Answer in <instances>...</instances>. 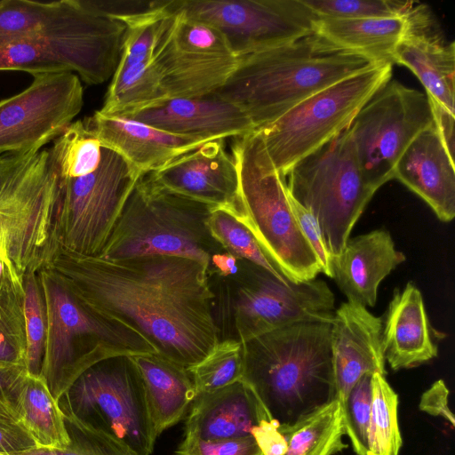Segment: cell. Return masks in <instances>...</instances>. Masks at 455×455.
<instances>
[{"mask_svg":"<svg viewBox=\"0 0 455 455\" xmlns=\"http://www.w3.org/2000/svg\"><path fill=\"white\" fill-rule=\"evenodd\" d=\"M71 444L65 449L33 448L9 455H136L121 443L72 420Z\"/></svg>","mask_w":455,"mask_h":455,"instance_id":"41","label":"cell"},{"mask_svg":"<svg viewBox=\"0 0 455 455\" xmlns=\"http://www.w3.org/2000/svg\"><path fill=\"white\" fill-rule=\"evenodd\" d=\"M125 117L178 136L210 141L239 138L256 130L239 106L217 93L168 99Z\"/></svg>","mask_w":455,"mask_h":455,"instance_id":"20","label":"cell"},{"mask_svg":"<svg viewBox=\"0 0 455 455\" xmlns=\"http://www.w3.org/2000/svg\"><path fill=\"white\" fill-rule=\"evenodd\" d=\"M14 409L36 448L65 449L71 444L65 413L41 374L25 375L15 395Z\"/></svg>","mask_w":455,"mask_h":455,"instance_id":"29","label":"cell"},{"mask_svg":"<svg viewBox=\"0 0 455 455\" xmlns=\"http://www.w3.org/2000/svg\"><path fill=\"white\" fill-rule=\"evenodd\" d=\"M76 0L43 3L30 0L0 2V36L38 31L69 12Z\"/></svg>","mask_w":455,"mask_h":455,"instance_id":"36","label":"cell"},{"mask_svg":"<svg viewBox=\"0 0 455 455\" xmlns=\"http://www.w3.org/2000/svg\"><path fill=\"white\" fill-rule=\"evenodd\" d=\"M83 121L102 147L119 154L143 175L210 141L178 136L125 116L103 115L98 110Z\"/></svg>","mask_w":455,"mask_h":455,"instance_id":"22","label":"cell"},{"mask_svg":"<svg viewBox=\"0 0 455 455\" xmlns=\"http://www.w3.org/2000/svg\"><path fill=\"white\" fill-rule=\"evenodd\" d=\"M421 197L443 222L455 216L454 159L434 124L421 132L399 158L394 179Z\"/></svg>","mask_w":455,"mask_h":455,"instance_id":"23","label":"cell"},{"mask_svg":"<svg viewBox=\"0 0 455 455\" xmlns=\"http://www.w3.org/2000/svg\"><path fill=\"white\" fill-rule=\"evenodd\" d=\"M0 455H8V454L0 453Z\"/></svg>","mask_w":455,"mask_h":455,"instance_id":"49","label":"cell"},{"mask_svg":"<svg viewBox=\"0 0 455 455\" xmlns=\"http://www.w3.org/2000/svg\"><path fill=\"white\" fill-rule=\"evenodd\" d=\"M242 344V380L270 419L291 425L336 399L331 323H298Z\"/></svg>","mask_w":455,"mask_h":455,"instance_id":"3","label":"cell"},{"mask_svg":"<svg viewBox=\"0 0 455 455\" xmlns=\"http://www.w3.org/2000/svg\"><path fill=\"white\" fill-rule=\"evenodd\" d=\"M144 384L151 421L156 436L175 425L197 394L188 370L156 354L131 356Z\"/></svg>","mask_w":455,"mask_h":455,"instance_id":"27","label":"cell"},{"mask_svg":"<svg viewBox=\"0 0 455 455\" xmlns=\"http://www.w3.org/2000/svg\"><path fill=\"white\" fill-rule=\"evenodd\" d=\"M382 327L381 318L359 304L347 301L335 309L331 351L336 398L341 407L364 373L386 376Z\"/></svg>","mask_w":455,"mask_h":455,"instance_id":"21","label":"cell"},{"mask_svg":"<svg viewBox=\"0 0 455 455\" xmlns=\"http://www.w3.org/2000/svg\"><path fill=\"white\" fill-rule=\"evenodd\" d=\"M213 239L236 259H243L282 281L288 280L265 254L251 231L234 214L222 210H212L207 220Z\"/></svg>","mask_w":455,"mask_h":455,"instance_id":"34","label":"cell"},{"mask_svg":"<svg viewBox=\"0 0 455 455\" xmlns=\"http://www.w3.org/2000/svg\"><path fill=\"white\" fill-rule=\"evenodd\" d=\"M237 259L228 252L215 253L212 257L211 267H215L223 275H235L238 271Z\"/></svg>","mask_w":455,"mask_h":455,"instance_id":"48","label":"cell"},{"mask_svg":"<svg viewBox=\"0 0 455 455\" xmlns=\"http://www.w3.org/2000/svg\"><path fill=\"white\" fill-rule=\"evenodd\" d=\"M36 276L45 316L40 374L58 401L92 366L77 345L99 362L119 355L156 354L140 334L87 312L44 269Z\"/></svg>","mask_w":455,"mask_h":455,"instance_id":"8","label":"cell"},{"mask_svg":"<svg viewBox=\"0 0 455 455\" xmlns=\"http://www.w3.org/2000/svg\"><path fill=\"white\" fill-rule=\"evenodd\" d=\"M279 422L275 419H262L251 430L261 455H283L287 448V443L283 434L278 430Z\"/></svg>","mask_w":455,"mask_h":455,"instance_id":"47","label":"cell"},{"mask_svg":"<svg viewBox=\"0 0 455 455\" xmlns=\"http://www.w3.org/2000/svg\"><path fill=\"white\" fill-rule=\"evenodd\" d=\"M288 197L290 205L302 234L318 258L321 272L331 278V259L325 249L322 233L315 217L310 212L299 204L289 192Z\"/></svg>","mask_w":455,"mask_h":455,"instance_id":"43","label":"cell"},{"mask_svg":"<svg viewBox=\"0 0 455 455\" xmlns=\"http://www.w3.org/2000/svg\"><path fill=\"white\" fill-rule=\"evenodd\" d=\"M405 259L388 231L373 230L348 238L341 253L331 260V278L348 302L373 307L379 283Z\"/></svg>","mask_w":455,"mask_h":455,"instance_id":"24","label":"cell"},{"mask_svg":"<svg viewBox=\"0 0 455 455\" xmlns=\"http://www.w3.org/2000/svg\"><path fill=\"white\" fill-rule=\"evenodd\" d=\"M232 155L241 202L236 218L288 280L315 279L321 272L318 258L302 234L290 205L284 178L271 161L260 132L235 138Z\"/></svg>","mask_w":455,"mask_h":455,"instance_id":"6","label":"cell"},{"mask_svg":"<svg viewBox=\"0 0 455 455\" xmlns=\"http://www.w3.org/2000/svg\"><path fill=\"white\" fill-rule=\"evenodd\" d=\"M125 30L93 1L76 0L69 12L41 30L0 36V71L72 72L100 84L116 71Z\"/></svg>","mask_w":455,"mask_h":455,"instance_id":"5","label":"cell"},{"mask_svg":"<svg viewBox=\"0 0 455 455\" xmlns=\"http://www.w3.org/2000/svg\"><path fill=\"white\" fill-rule=\"evenodd\" d=\"M168 100L156 60L117 65L102 108L107 116H125Z\"/></svg>","mask_w":455,"mask_h":455,"instance_id":"30","label":"cell"},{"mask_svg":"<svg viewBox=\"0 0 455 455\" xmlns=\"http://www.w3.org/2000/svg\"><path fill=\"white\" fill-rule=\"evenodd\" d=\"M112 149L102 147L98 168L79 177H59V249L99 257L123 208L142 176Z\"/></svg>","mask_w":455,"mask_h":455,"instance_id":"12","label":"cell"},{"mask_svg":"<svg viewBox=\"0 0 455 455\" xmlns=\"http://www.w3.org/2000/svg\"><path fill=\"white\" fill-rule=\"evenodd\" d=\"M186 422L185 437L204 441L251 435L262 419L271 420L243 380L196 395Z\"/></svg>","mask_w":455,"mask_h":455,"instance_id":"25","label":"cell"},{"mask_svg":"<svg viewBox=\"0 0 455 455\" xmlns=\"http://www.w3.org/2000/svg\"><path fill=\"white\" fill-rule=\"evenodd\" d=\"M237 57L235 71L215 93L239 106L256 130L319 91L380 64L314 31Z\"/></svg>","mask_w":455,"mask_h":455,"instance_id":"2","label":"cell"},{"mask_svg":"<svg viewBox=\"0 0 455 455\" xmlns=\"http://www.w3.org/2000/svg\"><path fill=\"white\" fill-rule=\"evenodd\" d=\"M371 372L364 373L350 390L342 408L345 434L356 455L367 454V434L372 402Z\"/></svg>","mask_w":455,"mask_h":455,"instance_id":"40","label":"cell"},{"mask_svg":"<svg viewBox=\"0 0 455 455\" xmlns=\"http://www.w3.org/2000/svg\"><path fill=\"white\" fill-rule=\"evenodd\" d=\"M434 124L426 93L393 79L384 84L347 128L367 183L377 191L394 179L407 147Z\"/></svg>","mask_w":455,"mask_h":455,"instance_id":"13","label":"cell"},{"mask_svg":"<svg viewBox=\"0 0 455 455\" xmlns=\"http://www.w3.org/2000/svg\"><path fill=\"white\" fill-rule=\"evenodd\" d=\"M378 64L311 95L258 129L275 167L285 178L301 159L349 127L358 111L392 76Z\"/></svg>","mask_w":455,"mask_h":455,"instance_id":"11","label":"cell"},{"mask_svg":"<svg viewBox=\"0 0 455 455\" xmlns=\"http://www.w3.org/2000/svg\"><path fill=\"white\" fill-rule=\"evenodd\" d=\"M84 309L142 336L157 355L189 369L220 341L209 270L178 256L124 259L58 249L43 268Z\"/></svg>","mask_w":455,"mask_h":455,"instance_id":"1","label":"cell"},{"mask_svg":"<svg viewBox=\"0 0 455 455\" xmlns=\"http://www.w3.org/2000/svg\"><path fill=\"white\" fill-rule=\"evenodd\" d=\"M33 76L26 89L0 100V155L44 148L83 108L84 89L75 73Z\"/></svg>","mask_w":455,"mask_h":455,"instance_id":"16","label":"cell"},{"mask_svg":"<svg viewBox=\"0 0 455 455\" xmlns=\"http://www.w3.org/2000/svg\"><path fill=\"white\" fill-rule=\"evenodd\" d=\"M287 443L283 455H335L347 448L343 411L336 398L297 422L279 424Z\"/></svg>","mask_w":455,"mask_h":455,"instance_id":"31","label":"cell"},{"mask_svg":"<svg viewBox=\"0 0 455 455\" xmlns=\"http://www.w3.org/2000/svg\"><path fill=\"white\" fill-rule=\"evenodd\" d=\"M237 290L235 326L238 340L245 342L273 330L303 322L332 323L335 297L321 279L282 281L254 266Z\"/></svg>","mask_w":455,"mask_h":455,"instance_id":"17","label":"cell"},{"mask_svg":"<svg viewBox=\"0 0 455 455\" xmlns=\"http://www.w3.org/2000/svg\"><path fill=\"white\" fill-rule=\"evenodd\" d=\"M224 140L206 142L148 174L165 191L238 217L241 212L238 171L233 155L225 148Z\"/></svg>","mask_w":455,"mask_h":455,"instance_id":"19","label":"cell"},{"mask_svg":"<svg viewBox=\"0 0 455 455\" xmlns=\"http://www.w3.org/2000/svg\"><path fill=\"white\" fill-rule=\"evenodd\" d=\"M372 402L366 455H399L403 443L398 424V395L385 376L372 374Z\"/></svg>","mask_w":455,"mask_h":455,"instance_id":"32","label":"cell"},{"mask_svg":"<svg viewBox=\"0 0 455 455\" xmlns=\"http://www.w3.org/2000/svg\"><path fill=\"white\" fill-rule=\"evenodd\" d=\"M409 14L351 20L316 18L313 31L331 44L364 55L376 63L393 65L394 52L407 29Z\"/></svg>","mask_w":455,"mask_h":455,"instance_id":"28","label":"cell"},{"mask_svg":"<svg viewBox=\"0 0 455 455\" xmlns=\"http://www.w3.org/2000/svg\"><path fill=\"white\" fill-rule=\"evenodd\" d=\"M188 370L197 395L241 380L243 372V344L234 339L220 340L201 362Z\"/></svg>","mask_w":455,"mask_h":455,"instance_id":"35","label":"cell"},{"mask_svg":"<svg viewBox=\"0 0 455 455\" xmlns=\"http://www.w3.org/2000/svg\"><path fill=\"white\" fill-rule=\"evenodd\" d=\"M59 177L49 148L0 155V259L12 283L43 269L59 249Z\"/></svg>","mask_w":455,"mask_h":455,"instance_id":"4","label":"cell"},{"mask_svg":"<svg viewBox=\"0 0 455 455\" xmlns=\"http://www.w3.org/2000/svg\"><path fill=\"white\" fill-rule=\"evenodd\" d=\"M23 311L26 332V368L28 373L40 375L45 342V316L36 273L28 275L25 279Z\"/></svg>","mask_w":455,"mask_h":455,"instance_id":"39","label":"cell"},{"mask_svg":"<svg viewBox=\"0 0 455 455\" xmlns=\"http://www.w3.org/2000/svg\"><path fill=\"white\" fill-rule=\"evenodd\" d=\"M212 210L164 190L144 174L130 194L99 257L178 256L196 260L210 271L219 245L207 227Z\"/></svg>","mask_w":455,"mask_h":455,"instance_id":"7","label":"cell"},{"mask_svg":"<svg viewBox=\"0 0 455 455\" xmlns=\"http://www.w3.org/2000/svg\"><path fill=\"white\" fill-rule=\"evenodd\" d=\"M16 415L0 411V453L11 454L36 448Z\"/></svg>","mask_w":455,"mask_h":455,"instance_id":"44","label":"cell"},{"mask_svg":"<svg viewBox=\"0 0 455 455\" xmlns=\"http://www.w3.org/2000/svg\"><path fill=\"white\" fill-rule=\"evenodd\" d=\"M291 196L315 217L330 259L338 257L376 192L365 180L346 129L286 175Z\"/></svg>","mask_w":455,"mask_h":455,"instance_id":"9","label":"cell"},{"mask_svg":"<svg viewBox=\"0 0 455 455\" xmlns=\"http://www.w3.org/2000/svg\"><path fill=\"white\" fill-rule=\"evenodd\" d=\"M172 6L220 31L237 55L307 36L316 19L302 0H178Z\"/></svg>","mask_w":455,"mask_h":455,"instance_id":"15","label":"cell"},{"mask_svg":"<svg viewBox=\"0 0 455 455\" xmlns=\"http://www.w3.org/2000/svg\"><path fill=\"white\" fill-rule=\"evenodd\" d=\"M432 328L420 291L409 282L395 289L382 327L385 360L394 371L419 366L437 356Z\"/></svg>","mask_w":455,"mask_h":455,"instance_id":"26","label":"cell"},{"mask_svg":"<svg viewBox=\"0 0 455 455\" xmlns=\"http://www.w3.org/2000/svg\"><path fill=\"white\" fill-rule=\"evenodd\" d=\"M64 395L67 419L121 443L136 455L152 453L157 436L143 380L131 356L95 363Z\"/></svg>","mask_w":455,"mask_h":455,"instance_id":"10","label":"cell"},{"mask_svg":"<svg viewBox=\"0 0 455 455\" xmlns=\"http://www.w3.org/2000/svg\"><path fill=\"white\" fill-rule=\"evenodd\" d=\"M27 373L24 365L0 361V411L16 415L15 395Z\"/></svg>","mask_w":455,"mask_h":455,"instance_id":"45","label":"cell"},{"mask_svg":"<svg viewBox=\"0 0 455 455\" xmlns=\"http://www.w3.org/2000/svg\"><path fill=\"white\" fill-rule=\"evenodd\" d=\"M318 19L395 18L408 15L417 4L401 0H302Z\"/></svg>","mask_w":455,"mask_h":455,"instance_id":"38","label":"cell"},{"mask_svg":"<svg viewBox=\"0 0 455 455\" xmlns=\"http://www.w3.org/2000/svg\"><path fill=\"white\" fill-rule=\"evenodd\" d=\"M172 9L155 53L167 99L215 93L235 71L237 54L220 31Z\"/></svg>","mask_w":455,"mask_h":455,"instance_id":"14","label":"cell"},{"mask_svg":"<svg viewBox=\"0 0 455 455\" xmlns=\"http://www.w3.org/2000/svg\"><path fill=\"white\" fill-rule=\"evenodd\" d=\"M24 297L10 280L0 286V361L26 367Z\"/></svg>","mask_w":455,"mask_h":455,"instance_id":"37","label":"cell"},{"mask_svg":"<svg viewBox=\"0 0 455 455\" xmlns=\"http://www.w3.org/2000/svg\"><path fill=\"white\" fill-rule=\"evenodd\" d=\"M407 29L394 52V63L407 67L420 81L435 124L454 159L455 45L434 28L433 15L418 3L409 14Z\"/></svg>","mask_w":455,"mask_h":455,"instance_id":"18","label":"cell"},{"mask_svg":"<svg viewBox=\"0 0 455 455\" xmlns=\"http://www.w3.org/2000/svg\"><path fill=\"white\" fill-rule=\"evenodd\" d=\"M450 391L443 379L434 382L421 395L419 410L435 417L443 418L453 428L455 427L454 415L449 407Z\"/></svg>","mask_w":455,"mask_h":455,"instance_id":"46","label":"cell"},{"mask_svg":"<svg viewBox=\"0 0 455 455\" xmlns=\"http://www.w3.org/2000/svg\"><path fill=\"white\" fill-rule=\"evenodd\" d=\"M101 148L84 121L77 120L52 141L49 151L59 177H79L98 168Z\"/></svg>","mask_w":455,"mask_h":455,"instance_id":"33","label":"cell"},{"mask_svg":"<svg viewBox=\"0 0 455 455\" xmlns=\"http://www.w3.org/2000/svg\"><path fill=\"white\" fill-rule=\"evenodd\" d=\"M175 453L176 455H261V451L252 435L216 441L185 437Z\"/></svg>","mask_w":455,"mask_h":455,"instance_id":"42","label":"cell"}]
</instances>
